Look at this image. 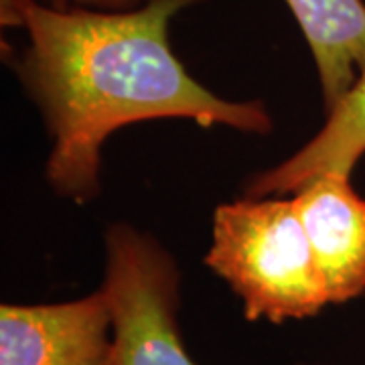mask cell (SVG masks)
I'll return each mask as SVG.
<instances>
[{"label": "cell", "mask_w": 365, "mask_h": 365, "mask_svg": "<svg viewBox=\"0 0 365 365\" xmlns=\"http://www.w3.org/2000/svg\"><path fill=\"white\" fill-rule=\"evenodd\" d=\"M195 2L146 0L130 11H91L0 0L2 25L23 29L29 39L11 63L51 138L45 177L57 195L76 203L98 195L102 146L130 124L182 118L205 128L272 132L262 102L213 93L173 51L170 21Z\"/></svg>", "instance_id": "1"}, {"label": "cell", "mask_w": 365, "mask_h": 365, "mask_svg": "<svg viewBox=\"0 0 365 365\" xmlns=\"http://www.w3.org/2000/svg\"><path fill=\"white\" fill-rule=\"evenodd\" d=\"M211 235L205 266L232 288L250 323L304 321L331 304L292 197L217 205Z\"/></svg>", "instance_id": "2"}, {"label": "cell", "mask_w": 365, "mask_h": 365, "mask_svg": "<svg viewBox=\"0 0 365 365\" xmlns=\"http://www.w3.org/2000/svg\"><path fill=\"white\" fill-rule=\"evenodd\" d=\"M102 288L114 311L120 365H197L179 327L181 270L155 235L112 223L104 234Z\"/></svg>", "instance_id": "3"}, {"label": "cell", "mask_w": 365, "mask_h": 365, "mask_svg": "<svg viewBox=\"0 0 365 365\" xmlns=\"http://www.w3.org/2000/svg\"><path fill=\"white\" fill-rule=\"evenodd\" d=\"M0 365H120L114 311L104 288L66 302H4Z\"/></svg>", "instance_id": "4"}, {"label": "cell", "mask_w": 365, "mask_h": 365, "mask_svg": "<svg viewBox=\"0 0 365 365\" xmlns=\"http://www.w3.org/2000/svg\"><path fill=\"white\" fill-rule=\"evenodd\" d=\"M331 304L365 292V199L351 175L321 173L292 193Z\"/></svg>", "instance_id": "5"}, {"label": "cell", "mask_w": 365, "mask_h": 365, "mask_svg": "<svg viewBox=\"0 0 365 365\" xmlns=\"http://www.w3.org/2000/svg\"><path fill=\"white\" fill-rule=\"evenodd\" d=\"M364 155L365 66L345 98L327 112L323 128L287 160L250 177L244 193L248 197L292 195L321 173L339 170L351 175Z\"/></svg>", "instance_id": "6"}, {"label": "cell", "mask_w": 365, "mask_h": 365, "mask_svg": "<svg viewBox=\"0 0 365 365\" xmlns=\"http://www.w3.org/2000/svg\"><path fill=\"white\" fill-rule=\"evenodd\" d=\"M313 53L325 112L351 90L365 66L364 0H284Z\"/></svg>", "instance_id": "7"}, {"label": "cell", "mask_w": 365, "mask_h": 365, "mask_svg": "<svg viewBox=\"0 0 365 365\" xmlns=\"http://www.w3.org/2000/svg\"><path fill=\"white\" fill-rule=\"evenodd\" d=\"M55 9H91V11H130L143 4V0H43Z\"/></svg>", "instance_id": "8"}]
</instances>
